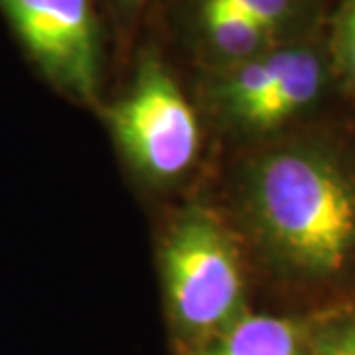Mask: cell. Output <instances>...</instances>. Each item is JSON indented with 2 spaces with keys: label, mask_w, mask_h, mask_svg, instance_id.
<instances>
[{
  "label": "cell",
  "mask_w": 355,
  "mask_h": 355,
  "mask_svg": "<svg viewBox=\"0 0 355 355\" xmlns=\"http://www.w3.org/2000/svg\"><path fill=\"white\" fill-rule=\"evenodd\" d=\"M239 12L245 18L266 28L270 34L291 16L294 0H209Z\"/></svg>",
  "instance_id": "9"
},
{
  "label": "cell",
  "mask_w": 355,
  "mask_h": 355,
  "mask_svg": "<svg viewBox=\"0 0 355 355\" xmlns=\"http://www.w3.org/2000/svg\"><path fill=\"white\" fill-rule=\"evenodd\" d=\"M202 22L214 48L235 60L253 58L272 36L261 24L209 0H203Z\"/></svg>",
  "instance_id": "8"
},
{
  "label": "cell",
  "mask_w": 355,
  "mask_h": 355,
  "mask_svg": "<svg viewBox=\"0 0 355 355\" xmlns=\"http://www.w3.org/2000/svg\"><path fill=\"white\" fill-rule=\"evenodd\" d=\"M322 81V64L316 53L296 50L279 83L247 107L235 121L259 130L279 127L316 99Z\"/></svg>",
  "instance_id": "6"
},
{
  "label": "cell",
  "mask_w": 355,
  "mask_h": 355,
  "mask_svg": "<svg viewBox=\"0 0 355 355\" xmlns=\"http://www.w3.org/2000/svg\"><path fill=\"white\" fill-rule=\"evenodd\" d=\"M0 6L44 73L91 101L97 87V34L89 0H0Z\"/></svg>",
  "instance_id": "4"
},
{
  "label": "cell",
  "mask_w": 355,
  "mask_h": 355,
  "mask_svg": "<svg viewBox=\"0 0 355 355\" xmlns=\"http://www.w3.org/2000/svg\"><path fill=\"white\" fill-rule=\"evenodd\" d=\"M247 202L266 245L308 275H336L355 251V182L314 150L266 154L249 174Z\"/></svg>",
  "instance_id": "1"
},
{
  "label": "cell",
  "mask_w": 355,
  "mask_h": 355,
  "mask_svg": "<svg viewBox=\"0 0 355 355\" xmlns=\"http://www.w3.org/2000/svg\"><path fill=\"white\" fill-rule=\"evenodd\" d=\"M296 50H282L254 58L247 64L239 65L231 76L221 83L217 97L233 119L261 99L266 91L275 87L280 77L286 73Z\"/></svg>",
  "instance_id": "7"
},
{
  "label": "cell",
  "mask_w": 355,
  "mask_h": 355,
  "mask_svg": "<svg viewBox=\"0 0 355 355\" xmlns=\"http://www.w3.org/2000/svg\"><path fill=\"white\" fill-rule=\"evenodd\" d=\"M162 279L178 330L196 347L243 316L237 249L205 211L193 209L172 227L162 251Z\"/></svg>",
  "instance_id": "2"
},
{
  "label": "cell",
  "mask_w": 355,
  "mask_h": 355,
  "mask_svg": "<svg viewBox=\"0 0 355 355\" xmlns=\"http://www.w3.org/2000/svg\"><path fill=\"white\" fill-rule=\"evenodd\" d=\"M338 50L343 65L355 79V0H343L338 26Z\"/></svg>",
  "instance_id": "11"
},
{
  "label": "cell",
  "mask_w": 355,
  "mask_h": 355,
  "mask_svg": "<svg viewBox=\"0 0 355 355\" xmlns=\"http://www.w3.org/2000/svg\"><path fill=\"white\" fill-rule=\"evenodd\" d=\"M193 355H306V336L291 318L243 314Z\"/></svg>",
  "instance_id": "5"
},
{
  "label": "cell",
  "mask_w": 355,
  "mask_h": 355,
  "mask_svg": "<svg viewBox=\"0 0 355 355\" xmlns=\"http://www.w3.org/2000/svg\"><path fill=\"white\" fill-rule=\"evenodd\" d=\"M310 355H355V320L326 326L310 342Z\"/></svg>",
  "instance_id": "10"
},
{
  "label": "cell",
  "mask_w": 355,
  "mask_h": 355,
  "mask_svg": "<svg viewBox=\"0 0 355 355\" xmlns=\"http://www.w3.org/2000/svg\"><path fill=\"white\" fill-rule=\"evenodd\" d=\"M111 128L128 160L146 176L184 174L200 148L196 113L156 62H144L127 97L109 111Z\"/></svg>",
  "instance_id": "3"
}]
</instances>
